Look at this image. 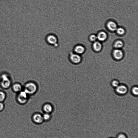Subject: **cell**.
<instances>
[{
  "instance_id": "cell-1",
  "label": "cell",
  "mask_w": 138,
  "mask_h": 138,
  "mask_svg": "<svg viewBox=\"0 0 138 138\" xmlns=\"http://www.w3.org/2000/svg\"><path fill=\"white\" fill-rule=\"evenodd\" d=\"M45 41L47 44L51 47L56 48L60 46L59 38L57 34L53 33L48 34L45 36Z\"/></svg>"
},
{
  "instance_id": "cell-10",
  "label": "cell",
  "mask_w": 138,
  "mask_h": 138,
  "mask_svg": "<svg viewBox=\"0 0 138 138\" xmlns=\"http://www.w3.org/2000/svg\"><path fill=\"white\" fill-rule=\"evenodd\" d=\"M43 109L46 113L49 114L52 111L53 107L50 104L47 103L43 105Z\"/></svg>"
},
{
  "instance_id": "cell-16",
  "label": "cell",
  "mask_w": 138,
  "mask_h": 138,
  "mask_svg": "<svg viewBox=\"0 0 138 138\" xmlns=\"http://www.w3.org/2000/svg\"><path fill=\"white\" fill-rule=\"evenodd\" d=\"M123 45L122 42L121 41H118L115 44V47L117 48H122Z\"/></svg>"
},
{
  "instance_id": "cell-8",
  "label": "cell",
  "mask_w": 138,
  "mask_h": 138,
  "mask_svg": "<svg viewBox=\"0 0 138 138\" xmlns=\"http://www.w3.org/2000/svg\"><path fill=\"white\" fill-rule=\"evenodd\" d=\"M116 91L119 94H124L127 92L128 89L124 85H119L116 87Z\"/></svg>"
},
{
  "instance_id": "cell-6",
  "label": "cell",
  "mask_w": 138,
  "mask_h": 138,
  "mask_svg": "<svg viewBox=\"0 0 138 138\" xmlns=\"http://www.w3.org/2000/svg\"><path fill=\"white\" fill-rule=\"evenodd\" d=\"M11 89L14 92L18 93L23 90V86L21 83L16 82L12 84L11 86Z\"/></svg>"
},
{
  "instance_id": "cell-18",
  "label": "cell",
  "mask_w": 138,
  "mask_h": 138,
  "mask_svg": "<svg viewBox=\"0 0 138 138\" xmlns=\"http://www.w3.org/2000/svg\"><path fill=\"white\" fill-rule=\"evenodd\" d=\"M116 138H128V137L125 134L121 133L118 134Z\"/></svg>"
},
{
  "instance_id": "cell-17",
  "label": "cell",
  "mask_w": 138,
  "mask_h": 138,
  "mask_svg": "<svg viewBox=\"0 0 138 138\" xmlns=\"http://www.w3.org/2000/svg\"><path fill=\"white\" fill-rule=\"evenodd\" d=\"M116 30L117 33L120 35H122L125 32L124 30L122 28H117Z\"/></svg>"
},
{
  "instance_id": "cell-20",
  "label": "cell",
  "mask_w": 138,
  "mask_h": 138,
  "mask_svg": "<svg viewBox=\"0 0 138 138\" xmlns=\"http://www.w3.org/2000/svg\"><path fill=\"white\" fill-rule=\"evenodd\" d=\"M132 93L135 95H137L138 94V88L137 87H134L132 89Z\"/></svg>"
},
{
  "instance_id": "cell-2",
  "label": "cell",
  "mask_w": 138,
  "mask_h": 138,
  "mask_svg": "<svg viewBox=\"0 0 138 138\" xmlns=\"http://www.w3.org/2000/svg\"><path fill=\"white\" fill-rule=\"evenodd\" d=\"M12 84L10 75L3 72L0 74V87L4 89H7L11 87Z\"/></svg>"
},
{
  "instance_id": "cell-11",
  "label": "cell",
  "mask_w": 138,
  "mask_h": 138,
  "mask_svg": "<svg viewBox=\"0 0 138 138\" xmlns=\"http://www.w3.org/2000/svg\"><path fill=\"white\" fill-rule=\"evenodd\" d=\"M33 119L34 121L37 123H41L44 120L43 116L39 114H34L33 117Z\"/></svg>"
},
{
  "instance_id": "cell-4",
  "label": "cell",
  "mask_w": 138,
  "mask_h": 138,
  "mask_svg": "<svg viewBox=\"0 0 138 138\" xmlns=\"http://www.w3.org/2000/svg\"><path fill=\"white\" fill-rule=\"evenodd\" d=\"M29 96L23 90L17 93L16 100L17 103L20 105H24L28 101Z\"/></svg>"
},
{
  "instance_id": "cell-7",
  "label": "cell",
  "mask_w": 138,
  "mask_h": 138,
  "mask_svg": "<svg viewBox=\"0 0 138 138\" xmlns=\"http://www.w3.org/2000/svg\"><path fill=\"white\" fill-rule=\"evenodd\" d=\"M85 48L83 46L77 45L74 47L72 51L75 53L80 55L84 52Z\"/></svg>"
},
{
  "instance_id": "cell-21",
  "label": "cell",
  "mask_w": 138,
  "mask_h": 138,
  "mask_svg": "<svg viewBox=\"0 0 138 138\" xmlns=\"http://www.w3.org/2000/svg\"><path fill=\"white\" fill-rule=\"evenodd\" d=\"M112 84L113 87H117L119 85V83L117 80H114L112 82Z\"/></svg>"
},
{
  "instance_id": "cell-13",
  "label": "cell",
  "mask_w": 138,
  "mask_h": 138,
  "mask_svg": "<svg viewBox=\"0 0 138 138\" xmlns=\"http://www.w3.org/2000/svg\"><path fill=\"white\" fill-rule=\"evenodd\" d=\"M97 39L99 41H104L107 38V35L105 32H101L98 35Z\"/></svg>"
},
{
  "instance_id": "cell-14",
  "label": "cell",
  "mask_w": 138,
  "mask_h": 138,
  "mask_svg": "<svg viewBox=\"0 0 138 138\" xmlns=\"http://www.w3.org/2000/svg\"><path fill=\"white\" fill-rule=\"evenodd\" d=\"M93 46L94 50L96 51H99L102 49V45L100 43L98 42H95Z\"/></svg>"
},
{
  "instance_id": "cell-22",
  "label": "cell",
  "mask_w": 138,
  "mask_h": 138,
  "mask_svg": "<svg viewBox=\"0 0 138 138\" xmlns=\"http://www.w3.org/2000/svg\"><path fill=\"white\" fill-rule=\"evenodd\" d=\"M5 107V105L4 103L0 102V112L3 111Z\"/></svg>"
},
{
  "instance_id": "cell-3",
  "label": "cell",
  "mask_w": 138,
  "mask_h": 138,
  "mask_svg": "<svg viewBox=\"0 0 138 138\" xmlns=\"http://www.w3.org/2000/svg\"><path fill=\"white\" fill-rule=\"evenodd\" d=\"M38 90V85L36 83L33 81L27 82L23 86V90L29 96L36 94Z\"/></svg>"
},
{
  "instance_id": "cell-12",
  "label": "cell",
  "mask_w": 138,
  "mask_h": 138,
  "mask_svg": "<svg viewBox=\"0 0 138 138\" xmlns=\"http://www.w3.org/2000/svg\"><path fill=\"white\" fill-rule=\"evenodd\" d=\"M108 29L111 31H114L117 30V25L115 23L112 21L109 22L107 24Z\"/></svg>"
},
{
  "instance_id": "cell-15",
  "label": "cell",
  "mask_w": 138,
  "mask_h": 138,
  "mask_svg": "<svg viewBox=\"0 0 138 138\" xmlns=\"http://www.w3.org/2000/svg\"><path fill=\"white\" fill-rule=\"evenodd\" d=\"M7 96L4 91L0 90V102H3L6 99Z\"/></svg>"
},
{
  "instance_id": "cell-9",
  "label": "cell",
  "mask_w": 138,
  "mask_h": 138,
  "mask_svg": "<svg viewBox=\"0 0 138 138\" xmlns=\"http://www.w3.org/2000/svg\"><path fill=\"white\" fill-rule=\"evenodd\" d=\"M113 54L114 58L118 60L121 59L123 56L122 52L119 50H115L113 52Z\"/></svg>"
},
{
  "instance_id": "cell-24",
  "label": "cell",
  "mask_w": 138,
  "mask_h": 138,
  "mask_svg": "<svg viewBox=\"0 0 138 138\" xmlns=\"http://www.w3.org/2000/svg\"></svg>"
},
{
  "instance_id": "cell-23",
  "label": "cell",
  "mask_w": 138,
  "mask_h": 138,
  "mask_svg": "<svg viewBox=\"0 0 138 138\" xmlns=\"http://www.w3.org/2000/svg\"><path fill=\"white\" fill-rule=\"evenodd\" d=\"M90 39L91 41H94L97 39V37L94 35H91L90 37Z\"/></svg>"
},
{
  "instance_id": "cell-5",
  "label": "cell",
  "mask_w": 138,
  "mask_h": 138,
  "mask_svg": "<svg viewBox=\"0 0 138 138\" xmlns=\"http://www.w3.org/2000/svg\"><path fill=\"white\" fill-rule=\"evenodd\" d=\"M68 58L69 61L73 64H79L82 60L81 57L79 54L71 51L69 53Z\"/></svg>"
},
{
  "instance_id": "cell-19",
  "label": "cell",
  "mask_w": 138,
  "mask_h": 138,
  "mask_svg": "<svg viewBox=\"0 0 138 138\" xmlns=\"http://www.w3.org/2000/svg\"><path fill=\"white\" fill-rule=\"evenodd\" d=\"M51 116L49 114L46 113L44 114L43 116L44 120H48L50 118Z\"/></svg>"
}]
</instances>
